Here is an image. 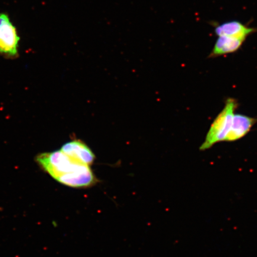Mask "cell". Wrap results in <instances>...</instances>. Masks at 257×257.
Segmentation results:
<instances>
[{"label":"cell","mask_w":257,"mask_h":257,"mask_svg":"<svg viewBox=\"0 0 257 257\" xmlns=\"http://www.w3.org/2000/svg\"><path fill=\"white\" fill-rule=\"evenodd\" d=\"M37 161L56 181L69 187L88 188L99 182L89 166L77 162L62 150L40 154Z\"/></svg>","instance_id":"1"},{"label":"cell","mask_w":257,"mask_h":257,"mask_svg":"<svg viewBox=\"0 0 257 257\" xmlns=\"http://www.w3.org/2000/svg\"><path fill=\"white\" fill-rule=\"evenodd\" d=\"M237 105L236 99L233 98L227 99L222 111L211 125L205 141L200 147L201 151L210 149L214 144L225 141L232 126L234 112Z\"/></svg>","instance_id":"2"},{"label":"cell","mask_w":257,"mask_h":257,"mask_svg":"<svg viewBox=\"0 0 257 257\" xmlns=\"http://www.w3.org/2000/svg\"><path fill=\"white\" fill-rule=\"evenodd\" d=\"M19 40L17 30L9 16L0 13V54L6 57L17 56Z\"/></svg>","instance_id":"3"},{"label":"cell","mask_w":257,"mask_h":257,"mask_svg":"<svg viewBox=\"0 0 257 257\" xmlns=\"http://www.w3.org/2000/svg\"><path fill=\"white\" fill-rule=\"evenodd\" d=\"M214 28V33L217 37H228L246 40L249 35L257 32V28L250 27L237 21H231L218 24H211Z\"/></svg>","instance_id":"4"},{"label":"cell","mask_w":257,"mask_h":257,"mask_svg":"<svg viewBox=\"0 0 257 257\" xmlns=\"http://www.w3.org/2000/svg\"><path fill=\"white\" fill-rule=\"evenodd\" d=\"M61 150L66 155L80 163L91 166L95 156L92 150L82 141L75 140L64 144Z\"/></svg>","instance_id":"5"},{"label":"cell","mask_w":257,"mask_h":257,"mask_svg":"<svg viewBox=\"0 0 257 257\" xmlns=\"http://www.w3.org/2000/svg\"><path fill=\"white\" fill-rule=\"evenodd\" d=\"M256 121V118L246 115L234 114L232 126L224 141L233 142L241 139L248 134Z\"/></svg>","instance_id":"6"},{"label":"cell","mask_w":257,"mask_h":257,"mask_svg":"<svg viewBox=\"0 0 257 257\" xmlns=\"http://www.w3.org/2000/svg\"><path fill=\"white\" fill-rule=\"evenodd\" d=\"M245 40L228 37H218L208 58H217L237 52Z\"/></svg>","instance_id":"7"}]
</instances>
